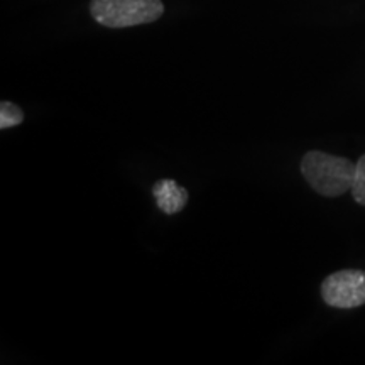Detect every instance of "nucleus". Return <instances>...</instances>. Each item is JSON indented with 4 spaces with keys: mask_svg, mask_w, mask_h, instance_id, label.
<instances>
[{
    "mask_svg": "<svg viewBox=\"0 0 365 365\" xmlns=\"http://www.w3.org/2000/svg\"><path fill=\"white\" fill-rule=\"evenodd\" d=\"M301 175L318 195L339 198L352 190L355 164L350 159L323 150H309L301 159Z\"/></svg>",
    "mask_w": 365,
    "mask_h": 365,
    "instance_id": "nucleus-1",
    "label": "nucleus"
},
{
    "mask_svg": "<svg viewBox=\"0 0 365 365\" xmlns=\"http://www.w3.org/2000/svg\"><path fill=\"white\" fill-rule=\"evenodd\" d=\"M90 14L98 24L124 29L156 22L164 14L161 0H91Z\"/></svg>",
    "mask_w": 365,
    "mask_h": 365,
    "instance_id": "nucleus-2",
    "label": "nucleus"
},
{
    "mask_svg": "<svg viewBox=\"0 0 365 365\" xmlns=\"http://www.w3.org/2000/svg\"><path fill=\"white\" fill-rule=\"evenodd\" d=\"M322 298L328 307L352 309L365 304V271L344 269L322 282Z\"/></svg>",
    "mask_w": 365,
    "mask_h": 365,
    "instance_id": "nucleus-3",
    "label": "nucleus"
},
{
    "mask_svg": "<svg viewBox=\"0 0 365 365\" xmlns=\"http://www.w3.org/2000/svg\"><path fill=\"white\" fill-rule=\"evenodd\" d=\"M153 195L159 210L166 215H176L188 205V190L178 185L175 180H159L154 182Z\"/></svg>",
    "mask_w": 365,
    "mask_h": 365,
    "instance_id": "nucleus-4",
    "label": "nucleus"
},
{
    "mask_svg": "<svg viewBox=\"0 0 365 365\" xmlns=\"http://www.w3.org/2000/svg\"><path fill=\"white\" fill-rule=\"evenodd\" d=\"M24 122V110L12 102L0 103V129H11Z\"/></svg>",
    "mask_w": 365,
    "mask_h": 365,
    "instance_id": "nucleus-5",
    "label": "nucleus"
},
{
    "mask_svg": "<svg viewBox=\"0 0 365 365\" xmlns=\"http://www.w3.org/2000/svg\"><path fill=\"white\" fill-rule=\"evenodd\" d=\"M350 191H352L355 202L365 207V154L360 156L359 163L355 164V176Z\"/></svg>",
    "mask_w": 365,
    "mask_h": 365,
    "instance_id": "nucleus-6",
    "label": "nucleus"
}]
</instances>
